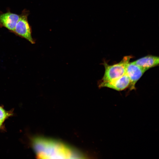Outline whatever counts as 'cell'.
<instances>
[{"label": "cell", "instance_id": "8", "mask_svg": "<svg viewBox=\"0 0 159 159\" xmlns=\"http://www.w3.org/2000/svg\"><path fill=\"white\" fill-rule=\"evenodd\" d=\"M12 115V112L7 111L0 106V123L3 124L5 120Z\"/></svg>", "mask_w": 159, "mask_h": 159}, {"label": "cell", "instance_id": "7", "mask_svg": "<svg viewBox=\"0 0 159 159\" xmlns=\"http://www.w3.org/2000/svg\"><path fill=\"white\" fill-rule=\"evenodd\" d=\"M132 62L146 71L151 68L158 65L159 57L152 55H148Z\"/></svg>", "mask_w": 159, "mask_h": 159}, {"label": "cell", "instance_id": "3", "mask_svg": "<svg viewBox=\"0 0 159 159\" xmlns=\"http://www.w3.org/2000/svg\"><path fill=\"white\" fill-rule=\"evenodd\" d=\"M29 14L28 11L25 9L23 11L20 15L14 32L26 39L31 43L34 44L35 41L32 36L31 28L27 19Z\"/></svg>", "mask_w": 159, "mask_h": 159}, {"label": "cell", "instance_id": "9", "mask_svg": "<svg viewBox=\"0 0 159 159\" xmlns=\"http://www.w3.org/2000/svg\"><path fill=\"white\" fill-rule=\"evenodd\" d=\"M2 124H1L0 123V128H1L2 126Z\"/></svg>", "mask_w": 159, "mask_h": 159}, {"label": "cell", "instance_id": "2", "mask_svg": "<svg viewBox=\"0 0 159 159\" xmlns=\"http://www.w3.org/2000/svg\"><path fill=\"white\" fill-rule=\"evenodd\" d=\"M132 58L131 56H124L118 63L110 65L106 62L103 64L105 71L104 76L100 82H107L119 78L126 73L127 66Z\"/></svg>", "mask_w": 159, "mask_h": 159}, {"label": "cell", "instance_id": "4", "mask_svg": "<svg viewBox=\"0 0 159 159\" xmlns=\"http://www.w3.org/2000/svg\"><path fill=\"white\" fill-rule=\"evenodd\" d=\"M130 83V79L125 74L118 78L107 82H100L99 87H107L118 91L124 90L129 87Z\"/></svg>", "mask_w": 159, "mask_h": 159}, {"label": "cell", "instance_id": "1", "mask_svg": "<svg viewBox=\"0 0 159 159\" xmlns=\"http://www.w3.org/2000/svg\"><path fill=\"white\" fill-rule=\"evenodd\" d=\"M32 148L39 158L44 159L81 158V153L60 141L42 137L32 140Z\"/></svg>", "mask_w": 159, "mask_h": 159}, {"label": "cell", "instance_id": "5", "mask_svg": "<svg viewBox=\"0 0 159 159\" xmlns=\"http://www.w3.org/2000/svg\"><path fill=\"white\" fill-rule=\"evenodd\" d=\"M146 71L132 62H129L126 69V73L130 81L129 87L130 90H135V84Z\"/></svg>", "mask_w": 159, "mask_h": 159}, {"label": "cell", "instance_id": "6", "mask_svg": "<svg viewBox=\"0 0 159 159\" xmlns=\"http://www.w3.org/2000/svg\"><path fill=\"white\" fill-rule=\"evenodd\" d=\"M20 15L10 11L0 14V26L14 32Z\"/></svg>", "mask_w": 159, "mask_h": 159}]
</instances>
